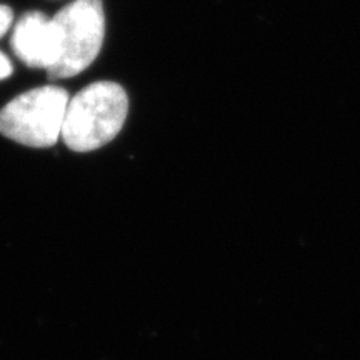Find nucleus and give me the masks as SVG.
Returning a JSON list of instances; mask_svg holds the SVG:
<instances>
[{"label":"nucleus","mask_w":360,"mask_h":360,"mask_svg":"<svg viewBox=\"0 0 360 360\" xmlns=\"http://www.w3.org/2000/svg\"><path fill=\"white\" fill-rule=\"evenodd\" d=\"M69 101V92L57 85L20 94L0 110V134L27 147L56 146Z\"/></svg>","instance_id":"obj_3"},{"label":"nucleus","mask_w":360,"mask_h":360,"mask_svg":"<svg viewBox=\"0 0 360 360\" xmlns=\"http://www.w3.org/2000/svg\"><path fill=\"white\" fill-rule=\"evenodd\" d=\"M51 49L45 65L51 80L79 75L96 60L105 37L102 0H74L51 19Z\"/></svg>","instance_id":"obj_1"},{"label":"nucleus","mask_w":360,"mask_h":360,"mask_svg":"<svg viewBox=\"0 0 360 360\" xmlns=\"http://www.w3.org/2000/svg\"><path fill=\"white\" fill-rule=\"evenodd\" d=\"M12 70H13V67L11 64V60H8V58L4 56L2 52H0V80L7 79L8 75L12 74Z\"/></svg>","instance_id":"obj_6"},{"label":"nucleus","mask_w":360,"mask_h":360,"mask_svg":"<svg viewBox=\"0 0 360 360\" xmlns=\"http://www.w3.org/2000/svg\"><path fill=\"white\" fill-rule=\"evenodd\" d=\"M127 112L124 87L109 80L94 82L67 103L60 137L74 152L97 150L120 134Z\"/></svg>","instance_id":"obj_2"},{"label":"nucleus","mask_w":360,"mask_h":360,"mask_svg":"<svg viewBox=\"0 0 360 360\" xmlns=\"http://www.w3.org/2000/svg\"><path fill=\"white\" fill-rule=\"evenodd\" d=\"M51 19L42 12H27L13 27L12 51L25 65L45 69L51 49Z\"/></svg>","instance_id":"obj_4"},{"label":"nucleus","mask_w":360,"mask_h":360,"mask_svg":"<svg viewBox=\"0 0 360 360\" xmlns=\"http://www.w3.org/2000/svg\"><path fill=\"white\" fill-rule=\"evenodd\" d=\"M12 22H13L12 8L7 7V6H2V4H0V39H2L4 35L7 34L8 29H11Z\"/></svg>","instance_id":"obj_5"}]
</instances>
